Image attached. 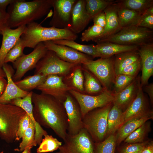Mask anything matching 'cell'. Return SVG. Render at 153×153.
I'll use <instances>...</instances> for the list:
<instances>
[{
    "label": "cell",
    "instance_id": "cell-1",
    "mask_svg": "<svg viewBox=\"0 0 153 153\" xmlns=\"http://www.w3.org/2000/svg\"><path fill=\"white\" fill-rule=\"evenodd\" d=\"M33 113L41 126L52 129L63 141L67 135L68 121L63 103L48 95L33 92Z\"/></svg>",
    "mask_w": 153,
    "mask_h": 153
},
{
    "label": "cell",
    "instance_id": "cell-2",
    "mask_svg": "<svg viewBox=\"0 0 153 153\" xmlns=\"http://www.w3.org/2000/svg\"><path fill=\"white\" fill-rule=\"evenodd\" d=\"M52 7V0H15L9 5L6 26L10 28L26 26L47 14Z\"/></svg>",
    "mask_w": 153,
    "mask_h": 153
},
{
    "label": "cell",
    "instance_id": "cell-3",
    "mask_svg": "<svg viewBox=\"0 0 153 153\" xmlns=\"http://www.w3.org/2000/svg\"><path fill=\"white\" fill-rule=\"evenodd\" d=\"M77 38L76 34L68 29L43 27L34 22L26 26L20 39L24 48H34L41 42L60 39L75 41Z\"/></svg>",
    "mask_w": 153,
    "mask_h": 153
},
{
    "label": "cell",
    "instance_id": "cell-4",
    "mask_svg": "<svg viewBox=\"0 0 153 153\" xmlns=\"http://www.w3.org/2000/svg\"><path fill=\"white\" fill-rule=\"evenodd\" d=\"M26 114L18 106L0 103V138L8 143L15 141L19 124Z\"/></svg>",
    "mask_w": 153,
    "mask_h": 153
},
{
    "label": "cell",
    "instance_id": "cell-5",
    "mask_svg": "<svg viewBox=\"0 0 153 153\" xmlns=\"http://www.w3.org/2000/svg\"><path fill=\"white\" fill-rule=\"evenodd\" d=\"M152 35V30L131 26L123 28L116 33L95 42L97 43L108 42L124 45L140 46L148 43Z\"/></svg>",
    "mask_w": 153,
    "mask_h": 153
},
{
    "label": "cell",
    "instance_id": "cell-6",
    "mask_svg": "<svg viewBox=\"0 0 153 153\" xmlns=\"http://www.w3.org/2000/svg\"><path fill=\"white\" fill-rule=\"evenodd\" d=\"M112 104L95 109L82 118L83 128L96 142L102 141L107 133L108 116Z\"/></svg>",
    "mask_w": 153,
    "mask_h": 153
},
{
    "label": "cell",
    "instance_id": "cell-7",
    "mask_svg": "<svg viewBox=\"0 0 153 153\" xmlns=\"http://www.w3.org/2000/svg\"><path fill=\"white\" fill-rule=\"evenodd\" d=\"M77 102L82 117L89 112L113 103L114 95L110 90L105 89L96 95H87L72 89L69 91Z\"/></svg>",
    "mask_w": 153,
    "mask_h": 153
},
{
    "label": "cell",
    "instance_id": "cell-8",
    "mask_svg": "<svg viewBox=\"0 0 153 153\" xmlns=\"http://www.w3.org/2000/svg\"><path fill=\"white\" fill-rule=\"evenodd\" d=\"M77 65L65 61L59 58L54 52L48 50L37 64L35 74L46 76L65 75Z\"/></svg>",
    "mask_w": 153,
    "mask_h": 153
},
{
    "label": "cell",
    "instance_id": "cell-9",
    "mask_svg": "<svg viewBox=\"0 0 153 153\" xmlns=\"http://www.w3.org/2000/svg\"><path fill=\"white\" fill-rule=\"evenodd\" d=\"M83 65L93 74L104 89L109 90L111 85L114 84L116 76L114 59L112 57L91 60Z\"/></svg>",
    "mask_w": 153,
    "mask_h": 153
},
{
    "label": "cell",
    "instance_id": "cell-10",
    "mask_svg": "<svg viewBox=\"0 0 153 153\" xmlns=\"http://www.w3.org/2000/svg\"><path fill=\"white\" fill-rule=\"evenodd\" d=\"M94 145L91 137L83 128L76 135L67 134L56 153H95Z\"/></svg>",
    "mask_w": 153,
    "mask_h": 153
},
{
    "label": "cell",
    "instance_id": "cell-11",
    "mask_svg": "<svg viewBox=\"0 0 153 153\" xmlns=\"http://www.w3.org/2000/svg\"><path fill=\"white\" fill-rule=\"evenodd\" d=\"M48 51L43 42H41L31 52L27 55L24 54L13 63V67L16 70L12 76L13 81L21 80L28 71L35 68Z\"/></svg>",
    "mask_w": 153,
    "mask_h": 153
},
{
    "label": "cell",
    "instance_id": "cell-12",
    "mask_svg": "<svg viewBox=\"0 0 153 153\" xmlns=\"http://www.w3.org/2000/svg\"><path fill=\"white\" fill-rule=\"evenodd\" d=\"M36 89L63 103L65 99L67 92L73 89L63 82L62 76L53 75L47 76L44 82Z\"/></svg>",
    "mask_w": 153,
    "mask_h": 153
},
{
    "label": "cell",
    "instance_id": "cell-13",
    "mask_svg": "<svg viewBox=\"0 0 153 153\" xmlns=\"http://www.w3.org/2000/svg\"><path fill=\"white\" fill-rule=\"evenodd\" d=\"M76 0H52L54 12L49 24L51 27L69 29L71 14Z\"/></svg>",
    "mask_w": 153,
    "mask_h": 153
},
{
    "label": "cell",
    "instance_id": "cell-14",
    "mask_svg": "<svg viewBox=\"0 0 153 153\" xmlns=\"http://www.w3.org/2000/svg\"><path fill=\"white\" fill-rule=\"evenodd\" d=\"M63 104L67 118V134L76 135L83 128L82 117L79 106L75 98L68 94Z\"/></svg>",
    "mask_w": 153,
    "mask_h": 153
},
{
    "label": "cell",
    "instance_id": "cell-15",
    "mask_svg": "<svg viewBox=\"0 0 153 153\" xmlns=\"http://www.w3.org/2000/svg\"><path fill=\"white\" fill-rule=\"evenodd\" d=\"M43 42L48 50L54 52L59 58L65 61L79 65L92 60L86 54L67 46L56 44L51 41Z\"/></svg>",
    "mask_w": 153,
    "mask_h": 153
},
{
    "label": "cell",
    "instance_id": "cell-16",
    "mask_svg": "<svg viewBox=\"0 0 153 153\" xmlns=\"http://www.w3.org/2000/svg\"><path fill=\"white\" fill-rule=\"evenodd\" d=\"M26 27V26H23L12 29L5 26L0 31V34L2 36L0 48V67L2 68L6 55L20 38L25 31Z\"/></svg>",
    "mask_w": 153,
    "mask_h": 153
},
{
    "label": "cell",
    "instance_id": "cell-17",
    "mask_svg": "<svg viewBox=\"0 0 153 153\" xmlns=\"http://www.w3.org/2000/svg\"><path fill=\"white\" fill-rule=\"evenodd\" d=\"M2 68L5 74L7 83L4 92L0 97V103L9 104L14 99L22 98L26 96L29 92L20 89L12 79V76L14 73L12 67L7 63H4Z\"/></svg>",
    "mask_w": 153,
    "mask_h": 153
},
{
    "label": "cell",
    "instance_id": "cell-18",
    "mask_svg": "<svg viewBox=\"0 0 153 153\" xmlns=\"http://www.w3.org/2000/svg\"><path fill=\"white\" fill-rule=\"evenodd\" d=\"M86 0H76L73 7L69 29L76 34L81 32L91 20L86 9Z\"/></svg>",
    "mask_w": 153,
    "mask_h": 153
},
{
    "label": "cell",
    "instance_id": "cell-19",
    "mask_svg": "<svg viewBox=\"0 0 153 153\" xmlns=\"http://www.w3.org/2000/svg\"><path fill=\"white\" fill-rule=\"evenodd\" d=\"M138 52L141 63L142 75L141 84L146 85L150 77L153 75V44L148 43L139 46Z\"/></svg>",
    "mask_w": 153,
    "mask_h": 153
},
{
    "label": "cell",
    "instance_id": "cell-20",
    "mask_svg": "<svg viewBox=\"0 0 153 153\" xmlns=\"http://www.w3.org/2000/svg\"><path fill=\"white\" fill-rule=\"evenodd\" d=\"M33 92L32 91L29 92L28 94L23 98L14 99L11 100L9 104L22 108L29 115L34 124L35 127V138L37 144L39 145L43 136L48 134V133L36 121L34 118L33 113V106L32 101Z\"/></svg>",
    "mask_w": 153,
    "mask_h": 153
},
{
    "label": "cell",
    "instance_id": "cell-21",
    "mask_svg": "<svg viewBox=\"0 0 153 153\" xmlns=\"http://www.w3.org/2000/svg\"><path fill=\"white\" fill-rule=\"evenodd\" d=\"M142 87L140 82L136 97L123 112L124 123L133 118L150 111L148 110L146 99Z\"/></svg>",
    "mask_w": 153,
    "mask_h": 153
},
{
    "label": "cell",
    "instance_id": "cell-22",
    "mask_svg": "<svg viewBox=\"0 0 153 153\" xmlns=\"http://www.w3.org/2000/svg\"><path fill=\"white\" fill-rule=\"evenodd\" d=\"M117 10L118 5L115 1L103 11L106 16V25L102 35L94 41L95 42L113 35L121 29L119 23Z\"/></svg>",
    "mask_w": 153,
    "mask_h": 153
},
{
    "label": "cell",
    "instance_id": "cell-23",
    "mask_svg": "<svg viewBox=\"0 0 153 153\" xmlns=\"http://www.w3.org/2000/svg\"><path fill=\"white\" fill-rule=\"evenodd\" d=\"M139 46L124 45L106 42L97 43L96 47L98 57L106 58L121 53L137 50Z\"/></svg>",
    "mask_w": 153,
    "mask_h": 153
},
{
    "label": "cell",
    "instance_id": "cell-24",
    "mask_svg": "<svg viewBox=\"0 0 153 153\" xmlns=\"http://www.w3.org/2000/svg\"><path fill=\"white\" fill-rule=\"evenodd\" d=\"M152 113L149 111L133 118L124 122L120 128L117 134V140L120 143L133 131L152 118Z\"/></svg>",
    "mask_w": 153,
    "mask_h": 153
},
{
    "label": "cell",
    "instance_id": "cell-25",
    "mask_svg": "<svg viewBox=\"0 0 153 153\" xmlns=\"http://www.w3.org/2000/svg\"><path fill=\"white\" fill-rule=\"evenodd\" d=\"M140 83V78L136 77L125 88L114 95L113 104L117 106L122 110L127 108L136 97Z\"/></svg>",
    "mask_w": 153,
    "mask_h": 153
},
{
    "label": "cell",
    "instance_id": "cell-26",
    "mask_svg": "<svg viewBox=\"0 0 153 153\" xmlns=\"http://www.w3.org/2000/svg\"><path fill=\"white\" fill-rule=\"evenodd\" d=\"M137 50L124 52L115 55L114 65L116 76L119 74L127 66L141 60Z\"/></svg>",
    "mask_w": 153,
    "mask_h": 153
},
{
    "label": "cell",
    "instance_id": "cell-27",
    "mask_svg": "<svg viewBox=\"0 0 153 153\" xmlns=\"http://www.w3.org/2000/svg\"><path fill=\"white\" fill-rule=\"evenodd\" d=\"M117 4L118 20L121 29L129 26H136L142 14L121 7Z\"/></svg>",
    "mask_w": 153,
    "mask_h": 153
},
{
    "label": "cell",
    "instance_id": "cell-28",
    "mask_svg": "<svg viewBox=\"0 0 153 153\" xmlns=\"http://www.w3.org/2000/svg\"><path fill=\"white\" fill-rule=\"evenodd\" d=\"M51 41L56 44L70 47L80 52L90 56L93 58L99 57L96 45L93 44H83L78 43L74 41L64 39Z\"/></svg>",
    "mask_w": 153,
    "mask_h": 153
},
{
    "label": "cell",
    "instance_id": "cell-29",
    "mask_svg": "<svg viewBox=\"0 0 153 153\" xmlns=\"http://www.w3.org/2000/svg\"><path fill=\"white\" fill-rule=\"evenodd\" d=\"M47 76L39 74H35L22 79L14 82L16 85L21 90L29 92L36 89L42 83Z\"/></svg>",
    "mask_w": 153,
    "mask_h": 153
},
{
    "label": "cell",
    "instance_id": "cell-30",
    "mask_svg": "<svg viewBox=\"0 0 153 153\" xmlns=\"http://www.w3.org/2000/svg\"><path fill=\"white\" fill-rule=\"evenodd\" d=\"M122 110L113 105L108 113L107 133H114L124 123Z\"/></svg>",
    "mask_w": 153,
    "mask_h": 153
},
{
    "label": "cell",
    "instance_id": "cell-31",
    "mask_svg": "<svg viewBox=\"0 0 153 153\" xmlns=\"http://www.w3.org/2000/svg\"><path fill=\"white\" fill-rule=\"evenodd\" d=\"M84 92L89 94H100L104 89L96 78L86 70H84Z\"/></svg>",
    "mask_w": 153,
    "mask_h": 153
},
{
    "label": "cell",
    "instance_id": "cell-32",
    "mask_svg": "<svg viewBox=\"0 0 153 153\" xmlns=\"http://www.w3.org/2000/svg\"><path fill=\"white\" fill-rule=\"evenodd\" d=\"M115 2L112 0H86V10L91 20Z\"/></svg>",
    "mask_w": 153,
    "mask_h": 153
},
{
    "label": "cell",
    "instance_id": "cell-33",
    "mask_svg": "<svg viewBox=\"0 0 153 153\" xmlns=\"http://www.w3.org/2000/svg\"><path fill=\"white\" fill-rule=\"evenodd\" d=\"M120 7L132 10L141 14L153 6L152 0H120L117 3Z\"/></svg>",
    "mask_w": 153,
    "mask_h": 153
},
{
    "label": "cell",
    "instance_id": "cell-34",
    "mask_svg": "<svg viewBox=\"0 0 153 153\" xmlns=\"http://www.w3.org/2000/svg\"><path fill=\"white\" fill-rule=\"evenodd\" d=\"M44 137L37 150V153L53 152L58 149L62 144V142L52 135L48 134Z\"/></svg>",
    "mask_w": 153,
    "mask_h": 153
},
{
    "label": "cell",
    "instance_id": "cell-35",
    "mask_svg": "<svg viewBox=\"0 0 153 153\" xmlns=\"http://www.w3.org/2000/svg\"><path fill=\"white\" fill-rule=\"evenodd\" d=\"M35 127L33 123L30 119L29 125L24 133L20 143L18 151L22 152L28 147H33L37 144L35 138Z\"/></svg>",
    "mask_w": 153,
    "mask_h": 153
},
{
    "label": "cell",
    "instance_id": "cell-36",
    "mask_svg": "<svg viewBox=\"0 0 153 153\" xmlns=\"http://www.w3.org/2000/svg\"><path fill=\"white\" fill-rule=\"evenodd\" d=\"M116 138L111 135L104 141L96 142L94 145L95 153H114Z\"/></svg>",
    "mask_w": 153,
    "mask_h": 153
},
{
    "label": "cell",
    "instance_id": "cell-37",
    "mask_svg": "<svg viewBox=\"0 0 153 153\" xmlns=\"http://www.w3.org/2000/svg\"><path fill=\"white\" fill-rule=\"evenodd\" d=\"M134 77L122 74L116 76L114 80V87L112 92L115 95L128 86L136 78Z\"/></svg>",
    "mask_w": 153,
    "mask_h": 153
},
{
    "label": "cell",
    "instance_id": "cell-38",
    "mask_svg": "<svg viewBox=\"0 0 153 153\" xmlns=\"http://www.w3.org/2000/svg\"><path fill=\"white\" fill-rule=\"evenodd\" d=\"M103 30V28L94 24L82 33L81 40L82 42L94 41L102 35Z\"/></svg>",
    "mask_w": 153,
    "mask_h": 153
},
{
    "label": "cell",
    "instance_id": "cell-39",
    "mask_svg": "<svg viewBox=\"0 0 153 153\" xmlns=\"http://www.w3.org/2000/svg\"><path fill=\"white\" fill-rule=\"evenodd\" d=\"M24 48L22 45L20 38L7 54L4 60V63L8 62H11L12 63H14L24 54L23 51Z\"/></svg>",
    "mask_w": 153,
    "mask_h": 153
},
{
    "label": "cell",
    "instance_id": "cell-40",
    "mask_svg": "<svg viewBox=\"0 0 153 153\" xmlns=\"http://www.w3.org/2000/svg\"><path fill=\"white\" fill-rule=\"evenodd\" d=\"M71 77V84L77 91L83 93L84 92V77L82 70L80 67H76Z\"/></svg>",
    "mask_w": 153,
    "mask_h": 153
},
{
    "label": "cell",
    "instance_id": "cell-41",
    "mask_svg": "<svg viewBox=\"0 0 153 153\" xmlns=\"http://www.w3.org/2000/svg\"><path fill=\"white\" fill-rule=\"evenodd\" d=\"M146 129V126L144 123L130 134L125 139V142L131 144L141 142L145 136Z\"/></svg>",
    "mask_w": 153,
    "mask_h": 153
},
{
    "label": "cell",
    "instance_id": "cell-42",
    "mask_svg": "<svg viewBox=\"0 0 153 153\" xmlns=\"http://www.w3.org/2000/svg\"><path fill=\"white\" fill-rule=\"evenodd\" d=\"M136 26L152 30L153 29V14L150 13L147 9L142 14Z\"/></svg>",
    "mask_w": 153,
    "mask_h": 153
},
{
    "label": "cell",
    "instance_id": "cell-43",
    "mask_svg": "<svg viewBox=\"0 0 153 153\" xmlns=\"http://www.w3.org/2000/svg\"><path fill=\"white\" fill-rule=\"evenodd\" d=\"M141 68L140 60L127 66L121 71L119 74L137 77Z\"/></svg>",
    "mask_w": 153,
    "mask_h": 153
},
{
    "label": "cell",
    "instance_id": "cell-44",
    "mask_svg": "<svg viewBox=\"0 0 153 153\" xmlns=\"http://www.w3.org/2000/svg\"><path fill=\"white\" fill-rule=\"evenodd\" d=\"M30 120L29 116L26 113L20 122L16 133V140L19 141L22 138L29 126Z\"/></svg>",
    "mask_w": 153,
    "mask_h": 153
},
{
    "label": "cell",
    "instance_id": "cell-45",
    "mask_svg": "<svg viewBox=\"0 0 153 153\" xmlns=\"http://www.w3.org/2000/svg\"><path fill=\"white\" fill-rule=\"evenodd\" d=\"M145 145L144 143H132L124 148L122 153H135L142 149Z\"/></svg>",
    "mask_w": 153,
    "mask_h": 153
},
{
    "label": "cell",
    "instance_id": "cell-46",
    "mask_svg": "<svg viewBox=\"0 0 153 153\" xmlns=\"http://www.w3.org/2000/svg\"><path fill=\"white\" fill-rule=\"evenodd\" d=\"M93 19L94 24L99 26L103 28H104L106 24V18L104 11L95 16Z\"/></svg>",
    "mask_w": 153,
    "mask_h": 153
},
{
    "label": "cell",
    "instance_id": "cell-47",
    "mask_svg": "<svg viewBox=\"0 0 153 153\" xmlns=\"http://www.w3.org/2000/svg\"><path fill=\"white\" fill-rule=\"evenodd\" d=\"M8 16L7 11H0V31L3 28L7 26L6 23Z\"/></svg>",
    "mask_w": 153,
    "mask_h": 153
},
{
    "label": "cell",
    "instance_id": "cell-48",
    "mask_svg": "<svg viewBox=\"0 0 153 153\" xmlns=\"http://www.w3.org/2000/svg\"><path fill=\"white\" fill-rule=\"evenodd\" d=\"M144 89L145 92L148 94L152 103L153 102V83H151L144 86Z\"/></svg>",
    "mask_w": 153,
    "mask_h": 153
},
{
    "label": "cell",
    "instance_id": "cell-49",
    "mask_svg": "<svg viewBox=\"0 0 153 153\" xmlns=\"http://www.w3.org/2000/svg\"><path fill=\"white\" fill-rule=\"evenodd\" d=\"M15 0H0V11L6 12L7 6L14 2Z\"/></svg>",
    "mask_w": 153,
    "mask_h": 153
},
{
    "label": "cell",
    "instance_id": "cell-50",
    "mask_svg": "<svg viewBox=\"0 0 153 153\" xmlns=\"http://www.w3.org/2000/svg\"><path fill=\"white\" fill-rule=\"evenodd\" d=\"M7 83V81L5 78L0 77V97L4 92Z\"/></svg>",
    "mask_w": 153,
    "mask_h": 153
},
{
    "label": "cell",
    "instance_id": "cell-51",
    "mask_svg": "<svg viewBox=\"0 0 153 153\" xmlns=\"http://www.w3.org/2000/svg\"><path fill=\"white\" fill-rule=\"evenodd\" d=\"M141 153H153V145L151 143L145 146L142 149Z\"/></svg>",
    "mask_w": 153,
    "mask_h": 153
},
{
    "label": "cell",
    "instance_id": "cell-52",
    "mask_svg": "<svg viewBox=\"0 0 153 153\" xmlns=\"http://www.w3.org/2000/svg\"><path fill=\"white\" fill-rule=\"evenodd\" d=\"M32 147H28L26 148L22 153H31V150Z\"/></svg>",
    "mask_w": 153,
    "mask_h": 153
},
{
    "label": "cell",
    "instance_id": "cell-53",
    "mask_svg": "<svg viewBox=\"0 0 153 153\" xmlns=\"http://www.w3.org/2000/svg\"><path fill=\"white\" fill-rule=\"evenodd\" d=\"M0 77H6L5 74L2 68L0 67Z\"/></svg>",
    "mask_w": 153,
    "mask_h": 153
},
{
    "label": "cell",
    "instance_id": "cell-54",
    "mask_svg": "<svg viewBox=\"0 0 153 153\" xmlns=\"http://www.w3.org/2000/svg\"><path fill=\"white\" fill-rule=\"evenodd\" d=\"M142 150H142H141L138 153H141V150Z\"/></svg>",
    "mask_w": 153,
    "mask_h": 153
},
{
    "label": "cell",
    "instance_id": "cell-55",
    "mask_svg": "<svg viewBox=\"0 0 153 153\" xmlns=\"http://www.w3.org/2000/svg\"><path fill=\"white\" fill-rule=\"evenodd\" d=\"M135 152V153H138V152Z\"/></svg>",
    "mask_w": 153,
    "mask_h": 153
}]
</instances>
